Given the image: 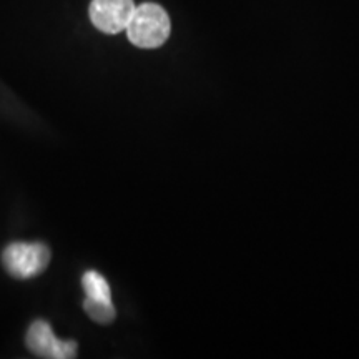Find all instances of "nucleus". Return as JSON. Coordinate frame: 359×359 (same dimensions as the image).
Segmentation results:
<instances>
[{
    "label": "nucleus",
    "mask_w": 359,
    "mask_h": 359,
    "mask_svg": "<svg viewBox=\"0 0 359 359\" xmlns=\"http://www.w3.org/2000/svg\"><path fill=\"white\" fill-rule=\"evenodd\" d=\"M128 40L138 48H158L167 42L172 32V22L167 11L158 4H142L135 7L127 30Z\"/></svg>",
    "instance_id": "1"
},
{
    "label": "nucleus",
    "mask_w": 359,
    "mask_h": 359,
    "mask_svg": "<svg viewBox=\"0 0 359 359\" xmlns=\"http://www.w3.org/2000/svg\"><path fill=\"white\" fill-rule=\"evenodd\" d=\"M2 263L11 276L29 280L47 269L50 250L43 243H12L4 250Z\"/></svg>",
    "instance_id": "2"
},
{
    "label": "nucleus",
    "mask_w": 359,
    "mask_h": 359,
    "mask_svg": "<svg viewBox=\"0 0 359 359\" xmlns=\"http://www.w3.org/2000/svg\"><path fill=\"white\" fill-rule=\"evenodd\" d=\"M27 348L35 356L47 359H72L77 356V343L72 339H58L47 321H34L25 336Z\"/></svg>",
    "instance_id": "3"
},
{
    "label": "nucleus",
    "mask_w": 359,
    "mask_h": 359,
    "mask_svg": "<svg viewBox=\"0 0 359 359\" xmlns=\"http://www.w3.org/2000/svg\"><path fill=\"white\" fill-rule=\"evenodd\" d=\"M135 7L133 0H92L90 20L103 34H120L127 30Z\"/></svg>",
    "instance_id": "4"
},
{
    "label": "nucleus",
    "mask_w": 359,
    "mask_h": 359,
    "mask_svg": "<svg viewBox=\"0 0 359 359\" xmlns=\"http://www.w3.org/2000/svg\"><path fill=\"white\" fill-rule=\"evenodd\" d=\"M85 298L95 302H111V291L109 283L97 271H87L82 278Z\"/></svg>",
    "instance_id": "5"
},
{
    "label": "nucleus",
    "mask_w": 359,
    "mask_h": 359,
    "mask_svg": "<svg viewBox=\"0 0 359 359\" xmlns=\"http://www.w3.org/2000/svg\"><path fill=\"white\" fill-rule=\"evenodd\" d=\"M83 309L90 320L98 323V325H109L116 316L115 306L111 302H95V299L85 298Z\"/></svg>",
    "instance_id": "6"
}]
</instances>
